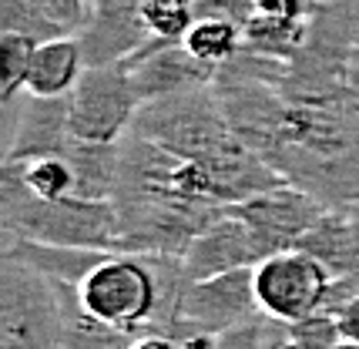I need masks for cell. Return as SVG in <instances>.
<instances>
[{
    "label": "cell",
    "mask_w": 359,
    "mask_h": 349,
    "mask_svg": "<svg viewBox=\"0 0 359 349\" xmlns=\"http://www.w3.org/2000/svg\"><path fill=\"white\" fill-rule=\"evenodd\" d=\"M64 158L74 172V198L88 202H111L118 189V161L121 151L118 144H97V142H74Z\"/></svg>",
    "instance_id": "7c38bea8"
},
{
    "label": "cell",
    "mask_w": 359,
    "mask_h": 349,
    "mask_svg": "<svg viewBox=\"0 0 359 349\" xmlns=\"http://www.w3.org/2000/svg\"><path fill=\"white\" fill-rule=\"evenodd\" d=\"M332 272L302 249L269 255L255 266V299L266 319L276 322H299L326 309Z\"/></svg>",
    "instance_id": "5b68a950"
},
{
    "label": "cell",
    "mask_w": 359,
    "mask_h": 349,
    "mask_svg": "<svg viewBox=\"0 0 359 349\" xmlns=\"http://www.w3.org/2000/svg\"><path fill=\"white\" fill-rule=\"evenodd\" d=\"M4 252L17 255L24 262H31L34 269H41L44 275L67 282V286H81L84 275L104 259V249H81V245H47V242H27V238H17L7 242Z\"/></svg>",
    "instance_id": "4fadbf2b"
},
{
    "label": "cell",
    "mask_w": 359,
    "mask_h": 349,
    "mask_svg": "<svg viewBox=\"0 0 359 349\" xmlns=\"http://www.w3.org/2000/svg\"><path fill=\"white\" fill-rule=\"evenodd\" d=\"M67 296V316H64V336H61V349H131V343L138 336L125 333V329H114L108 322L94 319L78 299V286L64 289Z\"/></svg>",
    "instance_id": "9a60e30c"
},
{
    "label": "cell",
    "mask_w": 359,
    "mask_h": 349,
    "mask_svg": "<svg viewBox=\"0 0 359 349\" xmlns=\"http://www.w3.org/2000/svg\"><path fill=\"white\" fill-rule=\"evenodd\" d=\"M0 228L7 242L27 238L47 245H81L118 252V212L114 202L88 198H37L14 161L0 165Z\"/></svg>",
    "instance_id": "6da1fadb"
},
{
    "label": "cell",
    "mask_w": 359,
    "mask_h": 349,
    "mask_svg": "<svg viewBox=\"0 0 359 349\" xmlns=\"http://www.w3.org/2000/svg\"><path fill=\"white\" fill-rule=\"evenodd\" d=\"M353 282V279H349ZM336 319H339V329H343V339L349 343H359V286L353 282V292H349V299L336 309Z\"/></svg>",
    "instance_id": "603a6c76"
},
{
    "label": "cell",
    "mask_w": 359,
    "mask_h": 349,
    "mask_svg": "<svg viewBox=\"0 0 359 349\" xmlns=\"http://www.w3.org/2000/svg\"><path fill=\"white\" fill-rule=\"evenodd\" d=\"M88 4H91V0H88Z\"/></svg>",
    "instance_id": "83f0119b"
},
{
    "label": "cell",
    "mask_w": 359,
    "mask_h": 349,
    "mask_svg": "<svg viewBox=\"0 0 359 349\" xmlns=\"http://www.w3.org/2000/svg\"><path fill=\"white\" fill-rule=\"evenodd\" d=\"M34 48L37 44H34L31 37L0 34V97H4V104H14V97L24 91Z\"/></svg>",
    "instance_id": "d6986e66"
},
{
    "label": "cell",
    "mask_w": 359,
    "mask_h": 349,
    "mask_svg": "<svg viewBox=\"0 0 359 349\" xmlns=\"http://www.w3.org/2000/svg\"><path fill=\"white\" fill-rule=\"evenodd\" d=\"M141 14L151 41H185L195 24V0H141Z\"/></svg>",
    "instance_id": "ac0fdd59"
},
{
    "label": "cell",
    "mask_w": 359,
    "mask_h": 349,
    "mask_svg": "<svg viewBox=\"0 0 359 349\" xmlns=\"http://www.w3.org/2000/svg\"><path fill=\"white\" fill-rule=\"evenodd\" d=\"M215 343H182L175 336H165V333H148V336H138L131 349H212Z\"/></svg>",
    "instance_id": "cb8c5ba5"
},
{
    "label": "cell",
    "mask_w": 359,
    "mask_h": 349,
    "mask_svg": "<svg viewBox=\"0 0 359 349\" xmlns=\"http://www.w3.org/2000/svg\"><path fill=\"white\" fill-rule=\"evenodd\" d=\"M282 333H285V339H292L302 349H332L336 343H343L339 319L326 313V309L299 319V322H282Z\"/></svg>",
    "instance_id": "ffe728a7"
},
{
    "label": "cell",
    "mask_w": 359,
    "mask_h": 349,
    "mask_svg": "<svg viewBox=\"0 0 359 349\" xmlns=\"http://www.w3.org/2000/svg\"><path fill=\"white\" fill-rule=\"evenodd\" d=\"M259 262H266L259 238L252 235V228L235 212H229V205L205 232L191 238V245L182 255V269H185L188 282L225 275L235 269H255Z\"/></svg>",
    "instance_id": "9c48e42d"
},
{
    "label": "cell",
    "mask_w": 359,
    "mask_h": 349,
    "mask_svg": "<svg viewBox=\"0 0 359 349\" xmlns=\"http://www.w3.org/2000/svg\"><path fill=\"white\" fill-rule=\"evenodd\" d=\"M326 208L329 205L323 198H316L313 191L282 182L276 189H266L259 195H252V198H245V202L229 205V212H235L242 222L249 225L252 235L259 238V245H262V252L269 259L276 252L296 249L299 242L306 238V232L326 215Z\"/></svg>",
    "instance_id": "8992f818"
},
{
    "label": "cell",
    "mask_w": 359,
    "mask_h": 349,
    "mask_svg": "<svg viewBox=\"0 0 359 349\" xmlns=\"http://www.w3.org/2000/svg\"><path fill=\"white\" fill-rule=\"evenodd\" d=\"M125 67L131 71L141 104L215 84V78H219V67L191 57L182 41H148L135 57H128Z\"/></svg>",
    "instance_id": "ba28073f"
},
{
    "label": "cell",
    "mask_w": 359,
    "mask_h": 349,
    "mask_svg": "<svg viewBox=\"0 0 359 349\" xmlns=\"http://www.w3.org/2000/svg\"><path fill=\"white\" fill-rule=\"evenodd\" d=\"M20 168L24 185L37 195V198H67L74 195V172L64 155H50V158H31V161H14Z\"/></svg>",
    "instance_id": "e0dca14e"
},
{
    "label": "cell",
    "mask_w": 359,
    "mask_h": 349,
    "mask_svg": "<svg viewBox=\"0 0 359 349\" xmlns=\"http://www.w3.org/2000/svg\"><path fill=\"white\" fill-rule=\"evenodd\" d=\"M182 44L202 64L225 67L245 50V34H242V24L229 20V17H195V24L188 27Z\"/></svg>",
    "instance_id": "5bb4252c"
},
{
    "label": "cell",
    "mask_w": 359,
    "mask_h": 349,
    "mask_svg": "<svg viewBox=\"0 0 359 349\" xmlns=\"http://www.w3.org/2000/svg\"><path fill=\"white\" fill-rule=\"evenodd\" d=\"M212 349H266V316L259 322H249V326H238L232 333L219 336Z\"/></svg>",
    "instance_id": "7402d4cb"
},
{
    "label": "cell",
    "mask_w": 359,
    "mask_h": 349,
    "mask_svg": "<svg viewBox=\"0 0 359 349\" xmlns=\"http://www.w3.org/2000/svg\"><path fill=\"white\" fill-rule=\"evenodd\" d=\"M0 34H20V37H31L34 44L71 37L57 20H50L31 0H0Z\"/></svg>",
    "instance_id": "2e32d148"
},
{
    "label": "cell",
    "mask_w": 359,
    "mask_h": 349,
    "mask_svg": "<svg viewBox=\"0 0 359 349\" xmlns=\"http://www.w3.org/2000/svg\"><path fill=\"white\" fill-rule=\"evenodd\" d=\"M266 349H302V346H296L292 339H285V333H282V322L266 319Z\"/></svg>",
    "instance_id": "484cf974"
},
{
    "label": "cell",
    "mask_w": 359,
    "mask_h": 349,
    "mask_svg": "<svg viewBox=\"0 0 359 349\" xmlns=\"http://www.w3.org/2000/svg\"><path fill=\"white\" fill-rule=\"evenodd\" d=\"M88 71L81 41L71 37H54L34 48L31 67H27V84L24 95L34 97H67L78 88L81 74Z\"/></svg>",
    "instance_id": "8fae6325"
},
{
    "label": "cell",
    "mask_w": 359,
    "mask_h": 349,
    "mask_svg": "<svg viewBox=\"0 0 359 349\" xmlns=\"http://www.w3.org/2000/svg\"><path fill=\"white\" fill-rule=\"evenodd\" d=\"M67 282L31 262L0 255V343L4 349H61L67 316Z\"/></svg>",
    "instance_id": "7a4b0ae2"
},
{
    "label": "cell",
    "mask_w": 359,
    "mask_h": 349,
    "mask_svg": "<svg viewBox=\"0 0 359 349\" xmlns=\"http://www.w3.org/2000/svg\"><path fill=\"white\" fill-rule=\"evenodd\" d=\"M259 319L262 309L255 299V269H235L225 275L185 282L168 336L182 343H215L219 336Z\"/></svg>",
    "instance_id": "3957f363"
},
{
    "label": "cell",
    "mask_w": 359,
    "mask_h": 349,
    "mask_svg": "<svg viewBox=\"0 0 359 349\" xmlns=\"http://www.w3.org/2000/svg\"><path fill=\"white\" fill-rule=\"evenodd\" d=\"M141 97L125 64L88 67L71 91V131L78 142L121 144L135 128Z\"/></svg>",
    "instance_id": "277c9868"
},
{
    "label": "cell",
    "mask_w": 359,
    "mask_h": 349,
    "mask_svg": "<svg viewBox=\"0 0 359 349\" xmlns=\"http://www.w3.org/2000/svg\"><path fill=\"white\" fill-rule=\"evenodd\" d=\"M332 349H359V343H349V339H343V343H336Z\"/></svg>",
    "instance_id": "4316f807"
},
{
    "label": "cell",
    "mask_w": 359,
    "mask_h": 349,
    "mask_svg": "<svg viewBox=\"0 0 359 349\" xmlns=\"http://www.w3.org/2000/svg\"><path fill=\"white\" fill-rule=\"evenodd\" d=\"M346 212H349V222H353V266H349L346 279H353L359 286V202H349Z\"/></svg>",
    "instance_id": "d4e9b609"
},
{
    "label": "cell",
    "mask_w": 359,
    "mask_h": 349,
    "mask_svg": "<svg viewBox=\"0 0 359 349\" xmlns=\"http://www.w3.org/2000/svg\"><path fill=\"white\" fill-rule=\"evenodd\" d=\"M78 142L71 131V95L67 97H34L24 95V104L17 111L14 138L4 161H31L64 155Z\"/></svg>",
    "instance_id": "30bf717a"
},
{
    "label": "cell",
    "mask_w": 359,
    "mask_h": 349,
    "mask_svg": "<svg viewBox=\"0 0 359 349\" xmlns=\"http://www.w3.org/2000/svg\"><path fill=\"white\" fill-rule=\"evenodd\" d=\"M74 37L81 41L88 67L125 64L151 41L141 0H91L88 20Z\"/></svg>",
    "instance_id": "52a82bcc"
},
{
    "label": "cell",
    "mask_w": 359,
    "mask_h": 349,
    "mask_svg": "<svg viewBox=\"0 0 359 349\" xmlns=\"http://www.w3.org/2000/svg\"><path fill=\"white\" fill-rule=\"evenodd\" d=\"M31 4L41 7L50 20H57L67 34H78L88 20V11H91L88 0H31Z\"/></svg>",
    "instance_id": "44dd1931"
}]
</instances>
